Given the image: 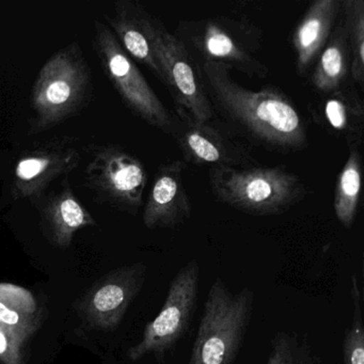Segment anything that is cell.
<instances>
[{
	"label": "cell",
	"mask_w": 364,
	"mask_h": 364,
	"mask_svg": "<svg viewBox=\"0 0 364 364\" xmlns=\"http://www.w3.org/2000/svg\"><path fill=\"white\" fill-rule=\"evenodd\" d=\"M231 68L203 63L202 76L214 110L242 135L268 150L296 152L308 146V129L299 110L277 87L250 90L233 80Z\"/></svg>",
	"instance_id": "1"
},
{
	"label": "cell",
	"mask_w": 364,
	"mask_h": 364,
	"mask_svg": "<svg viewBox=\"0 0 364 364\" xmlns=\"http://www.w3.org/2000/svg\"><path fill=\"white\" fill-rule=\"evenodd\" d=\"M349 154L336 178L333 208L336 218L345 229H350L359 210L362 185L360 148H348Z\"/></svg>",
	"instance_id": "20"
},
{
	"label": "cell",
	"mask_w": 364,
	"mask_h": 364,
	"mask_svg": "<svg viewBox=\"0 0 364 364\" xmlns=\"http://www.w3.org/2000/svg\"><path fill=\"white\" fill-rule=\"evenodd\" d=\"M176 127L172 137L178 142L187 163L214 167H250L252 157L244 144L213 125L212 121L196 123L176 110Z\"/></svg>",
	"instance_id": "11"
},
{
	"label": "cell",
	"mask_w": 364,
	"mask_h": 364,
	"mask_svg": "<svg viewBox=\"0 0 364 364\" xmlns=\"http://www.w3.org/2000/svg\"><path fill=\"white\" fill-rule=\"evenodd\" d=\"M266 364H321L306 338L294 332H279L272 341Z\"/></svg>",
	"instance_id": "22"
},
{
	"label": "cell",
	"mask_w": 364,
	"mask_h": 364,
	"mask_svg": "<svg viewBox=\"0 0 364 364\" xmlns=\"http://www.w3.org/2000/svg\"><path fill=\"white\" fill-rule=\"evenodd\" d=\"M208 180L219 202L253 216L283 214L306 196L301 178L282 167H214Z\"/></svg>",
	"instance_id": "2"
},
{
	"label": "cell",
	"mask_w": 364,
	"mask_h": 364,
	"mask_svg": "<svg viewBox=\"0 0 364 364\" xmlns=\"http://www.w3.org/2000/svg\"><path fill=\"white\" fill-rule=\"evenodd\" d=\"M198 287L199 265L193 259L174 277L161 312L146 325L141 341L129 349V359L138 361L151 353L163 357L184 336L197 308Z\"/></svg>",
	"instance_id": "8"
},
{
	"label": "cell",
	"mask_w": 364,
	"mask_h": 364,
	"mask_svg": "<svg viewBox=\"0 0 364 364\" xmlns=\"http://www.w3.org/2000/svg\"><path fill=\"white\" fill-rule=\"evenodd\" d=\"M315 122L334 137L346 142L348 148L363 144L364 105L353 88L342 87L323 95L311 110Z\"/></svg>",
	"instance_id": "15"
},
{
	"label": "cell",
	"mask_w": 364,
	"mask_h": 364,
	"mask_svg": "<svg viewBox=\"0 0 364 364\" xmlns=\"http://www.w3.org/2000/svg\"><path fill=\"white\" fill-rule=\"evenodd\" d=\"M176 37L204 63H223L249 77L266 78L269 70L257 57L262 33L246 18H208L178 24Z\"/></svg>",
	"instance_id": "4"
},
{
	"label": "cell",
	"mask_w": 364,
	"mask_h": 364,
	"mask_svg": "<svg viewBox=\"0 0 364 364\" xmlns=\"http://www.w3.org/2000/svg\"><path fill=\"white\" fill-rule=\"evenodd\" d=\"M43 214L50 225L53 242L59 248H68L76 232L97 225L92 215L69 186L48 200Z\"/></svg>",
	"instance_id": "18"
},
{
	"label": "cell",
	"mask_w": 364,
	"mask_h": 364,
	"mask_svg": "<svg viewBox=\"0 0 364 364\" xmlns=\"http://www.w3.org/2000/svg\"><path fill=\"white\" fill-rule=\"evenodd\" d=\"M341 14L340 0H316L311 4L291 36L298 73L304 75L316 61L329 40Z\"/></svg>",
	"instance_id": "16"
},
{
	"label": "cell",
	"mask_w": 364,
	"mask_h": 364,
	"mask_svg": "<svg viewBox=\"0 0 364 364\" xmlns=\"http://www.w3.org/2000/svg\"><path fill=\"white\" fill-rule=\"evenodd\" d=\"M186 163L169 161L157 170L144 205L142 220L148 229H176L191 216L184 182Z\"/></svg>",
	"instance_id": "13"
},
{
	"label": "cell",
	"mask_w": 364,
	"mask_h": 364,
	"mask_svg": "<svg viewBox=\"0 0 364 364\" xmlns=\"http://www.w3.org/2000/svg\"><path fill=\"white\" fill-rule=\"evenodd\" d=\"M26 341L0 325V364H23Z\"/></svg>",
	"instance_id": "24"
},
{
	"label": "cell",
	"mask_w": 364,
	"mask_h": 364,
	"mask_svg": "<svg viewBox=\"0 0 364 364\" xmlns=\"http://www.w3.org/2000/svg\"><path fill=\"white\" fill-rule=\"evenodd\" d=\"M146 272V264L136 263L101 279L78 302L77 311L82 321L93 329H116L142 289Z\"/></svg>",
	"instance_id": "10"
},
{
	"label": "cell",
	"mask_w": 364,
	"mask_h": 364,
	"mask_svg": "<svg viewBox=\"0 0 364 364\" xmlns=\"http://www.w3.org/2000/svg\"><path fill=\"white\" fill-rule=\"evenodd\" d=\"M155 56L161 70V82L171 95L176 110L196 123L210 122L215 110L206 90L201 68L176 35L159 24L155 33Z\"/></svg>",
	"instance_id": "7"
},
{
	"label": "cell",
	"mask_w": 364,
	"mask_h": 364,
	"mask_svg": "<svg viewBox=\"0 0 364 364\" xmlns=\"http://www.w3.org/2000/svg\"><path fill=\"white\" fill-rule=\"evenodd\" d=\"M88 186L104 202L132 215L144 202L148 173L137 157L116 146H102L86 169Z\"/></svg>",
	"instance_id": "9"
},
{
	"label": "cell",
	"mask_w": 364,
	"mask_h": 364,
	"mask_svg": "<svg viewBox=\"0 0 364 364\" xmlns=\"http://www.w3.org/2000/svg\"><path fill=\"white\" fill-rule=\"evenodd\" d=\"M255 295L232 293L220 278L208 291L189 364H233L246 336Z\"/></svg>",
	"instance_id": "5"
},
{
	"label": "cell",
	"mask_w": 364,
	"mask_h": 364,
	"mask_svg": "<svg viewBox=\"0 0 364 364\" xmlns=\"http://www.w3.org/2000/svg\"><path fill=\"white\" fill-rule=\"evenodd\" d=\"M351 300H353V323L346 331L343 344L344 364H364V326L362 316V294L358 277L351 278Z\"/></svg>",
	"instance_id": "23"
},
{
	"label": "cell",
	"mask_w": 364,
	"mask_h": 364,
	"mask_svg": "<svg viewBox=\"0 0 364 364\" xmlns=\"http://www.w3.org/2000/svg\"><path fill=\"white\" fill-rule=\"evenodd\" d=\"M106 20L124 52L161 80L154 50L155 33L161 21L149 14L144 6L131 0L117 1L114 16Z\"/></svg>",
	"instance_id": "14"
},
{
	"label": "cell",
	"mask_w": 364,
	"mask_h": 364,
	"mask_svg": "<svg viewBox=\"0 0 364 364\" xmlns=\"http://www.w3.org/2000/svg\"><path fill=\"white\" fill-rule=\"evenodd\" d=\"M341 14L350 48V77L358 86L364 85V1H341Z\"/></svg>",
	"instance_id": "21"
},
{
	"label": "cell",
	"mask_w": 364,
	"mask_h": 364,
	"mask_svg": "<svg viewBox=\"0 0 364 364\" xmlns=\"http://www.w3.org/2000/svg\"><path fill=\"white\" fill-rule=\"evenodd\" d=\"M90 69L77 43L50 57L40 70L31 93L35 118L31 133L48 131L75 116L92 97Z\"/></svg>",
	"instance_id": "3"
},
{
	"label": "cell",
	"mask_w": 364,
	"mask_h": 364,
	"mask_svg": "<svg viewBox=\"0 0 364 364\" xmlns=\"http://www.w3.org/2000/svg\"><path fill=\"white\" fill-rule=\"evenodd\" d=\"M351 55L344 23L336 25L325 48L316 59L311 75V85L321 95L344 87L350 76Z\"/></svg>",
	"instance_id": "17"
},
{
	"label": "cell",
	"mask_w": 364,
	"mask_h": 364,
	"mask_svg": "<svg viewBox=\"0 0 364 364\" xmlns=\"http://www.w3.org/2000/svg\"><path fill=\"white\" fill-rule=\"evenodd\" d=\"M37 300L24 287L0 283V325L26 341L39 327Z\"/></svg>",
	"instance_id": "19"
},
{
	"label": "cell",
	"mask_w": 364,
	"mask_h": 364,
	"mask_svg": "<svg viewBox=\"0 0 364 364\" xmlns=\"http://www.w3.org/2000/svg\"><path fill=\"white\" fill-rule=\"evenodd\" d=\"M80 161V155L75 149L54 142L23 155L14 167L10 188L12 199L39 198L55 180L71 173Z\"/></svg>",
	"instance_id": "12"
},
{
	"label": "cell",
	"mask_w": 364,
	"mask_h": 364,
	"mask_svg": "<svg viewBox=\"0 0 364 364\" xmlns=\"http://www.w3.org/2000/svg\"><path fill=\"white\" fill-rule=\"evenodd\" d=\"M93 46L106 76L131 112L151 127L173 136L176 116L164 105L112 31L99 21L95 23Z\"/></svg>",
	"instance_id": "6"
}]
</instances>
